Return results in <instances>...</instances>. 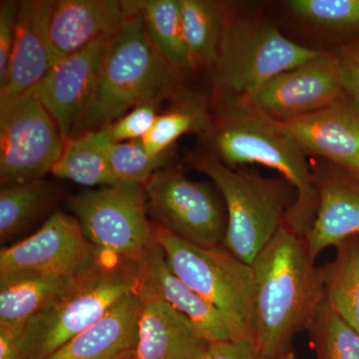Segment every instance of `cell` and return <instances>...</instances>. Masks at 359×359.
<instances>
[{
	"label": "cell",
	"mask_w": 359,
	"mask_h": 359,
	"mask_svg": "<svg viewBox=\"0 0 359 359\" xmlns=\"http://www.w3.org/2000/svg\"><path fill=\"white\" fill-rule=\"evenodd\" d=\"M128 11L129 1H54L49 20L52 66L104 35L115 32L124 22Z\"/></svg>",
	"instance_id": "16"
},
{
	"label": "cell",
	"mask_w": 359,
	"mask_h": 359,
	"mask_svg": "<svg viewBox=\"0 0 359 359\" xmlns=\"http://www.w3.org/2000/svg\"><path fill=\"white\" fill-rule=\"evenodd\" d=\"M344 96L339 56L318 51L302 65L271 78L245 103L275 121L287 122L325 109Z\"/></svg>",
	"instance_id": "12"
},
{
	"label": "cell",
	"mask_w": 359,
	"mask_h": 359,
	"mask_svg": "<svg viewBox=\"0 0 359 359\" xmlns=\"http://www.w3.org/2000/svg\"><path fill=\"white\" fill-rule=\"evenodd\" d=\"M142 302L139 290L127 294L47 359L134 358Z\"/></svg>",
	"instance_id": "20"
},
{
	"label": "cell",
	"mask_w": 359,
	"mask_h": 359,
	"mask_svg": "<svg viewBox=\"0 0 359 359\" xmlns=\"http://www.w3.org/2000/svg\"><path fill=\"white\" fill-rule=\"evenodd\" d=\"M0 359H23L15 337L0 328Z\"/></svg>",
	"instance_id": "35"
},
{
	"label": "cell",
	"mask_w": 359,
	"mask_h": 359,
	"mask_svg": "<svg viewBox=\"0 0 359 359\" xmlns=\"http://www.w3.org/2000/svg\"><path fill=\"white\" fill-rule=\"evenodd\" d=\"M139 292L143 302L134 359H192L207 346L186 316L161 297Z\"/></svg>",
	"instance_id": "19"
},
{
	"label": "cell",
	"mask_w": 359,
	"mask_h": 359,
	"mask_svg": "<svg viewBox=\"0 0 359 359\" xmlns=\"http://www.w3.org/2000/svg\"><path fill=\"white\" fill-rule=\"evenodd\" d=\"M210 135L214 154L226 165L259 164L282 174L295 192L285 223L306 237L316 218L318 191L306 153L282 123L249 103H221Z\"/></svg>",
	"instance_id": "3"
},
{
	"label": "cell",
	"mask_w": 359,
	"mask_h": 359,
	"mask_svg": "<svg viewBox=\"0 0 359 359\" xmlns=\"http://www.w3.org/2000/svg\"><path fill=\"white\" fill-rule=\"evenodd\" d=\"M153 44L174 70H191L182 27L180 0H137Z\"/></svg>",
	"instance_id": "25"
},
{
	"label": "cell",
	"mask_w": 359,
	"mask_h": 359,
	"mask_svg": "<svg viewBox=\"0 0 359 359\" xmlns=\"http://www.w3.org/2000/svg\"><path fill=\"white\" fill-rule=\"evenodd\" d=\"M337 54L341 69L344 94L359 109V40Z\"/></svg>",
	"instance_id": "34"
},
{
	"label": "cell",
	"mask_w": 359,
	"mask_h": 359,
	"mask_svg": "<svg viewBox=\"0 0 359 359\" xmlns=\"http://www.w3.org/2000/svg\"><path fill=\"white\" fill-rule=\"evenodd\" d=\"M304 237L287 224L254 259L250 334L262 359H282L325 301L323 271Z\"/></svg>",
	"instance_id": "1"
},
{
	"label": "cell",
	"mask_w": 359,
	"mask_h": 359,
	"mask_svg": "<svg viewBox=\"0 0 359 359\" xmlns=\"http://www.w3.org/2000/svg\"><path fill=\"white\" fill-rule=\"evenodd\" d=\"M130 359H134V358H130Z\"/></svg>",
	"instance_id": "38"
},
{
	"label": "cell",
	"mask_w": 359,
	"mask_h": 359,
	"mask_svg": "<svg viewBox=\"0 0 359 359\" xmlns=\"http://www.w3.org/2000/svg\"><path fill=\"white\" fill-rule=\"evenodd\" d=\"M191 163L214 182L226 203L228 224L224 247L250 266L294 205V189L283 178H264L231 169L214 153H196L191 156Z\"/></svg>",
	"instance_id": "5"
},
{
	"label": "cell",
	"mask_w": 359,
	"mask_h": 359,
	"mask_svg": "<svg viewBox=\"0 0 359 359\" xmlns=\"http://www.w3.org/2000/svg\"><path fill=\"white\" fill-rule=\"evenodd\" d=\"M180 4L191 70H211L230 13L228 7L210 0H180Z\"/></svg>",
	"instance_id": "22"
},
{
	"label": "cell",
	"mask_w": 359,
	"mask_h": 359,
	"mask_svg": "<svg viewBox=\"0 0 359 359\" xmlns=\"http://www.w3.org/2000/svg\"><path fill=\"white\" fill-rule=\"evenodd\" d=\"M342 169L346 170L347 173L359 181V158L358 159L354 160L353 162L349 163L348 165H346V166L342 168Z\"/></svg>",
	"instance_id": "36"
},
{
	"label": "cell",
	"mask_w": 359,
	"mask_h": 359,
	"mask_svg": "<svg viewBox=\"0 0 359 359\" xmlns=\"http://www.w3.org/2000/svg\"><path fill=\"white\" fill-rule=\"evenodd\" d=\"M282 123L306 155L340 168L359 158V109L346 96L313 114Z\"/></svg>",
	"instance_id": "17"
},
{
	"label": "cell",
	"mask_w": 359,
	"mask_h": 359,
	"mask_svg": "<svg viewBox=\"0 0 359 359\" xmlns=\"http://www.w3.org/2000/svg\"><path fill=\"white\" fill-rule=\"evenodd\" d=\"M334 261L321 269L325 299L359 334V240L349 238L337 247Z\"/></svg>",
	"instance_id": "24"
},
{
	"label": "cell",
	"mask_w": 359,
	"mask_h": 359,
	"mask_svg": "<svg viewBox=\"0 0 359 359\" xmlns=\"http://www.w3.org/2000/svg\"><path fill=\"white\" fill-rule=\"evenodd\" d=\"M154 233L172 271L223 314L236 339L252 341L250 264L233 256L224 245H196L158 224L154 226Z\"/></svg>",
	"instance_id": "7"
},
{
	"label": "cell",
	"mask_w": 359,
	"mask_h": 359,
	"mask_svg": "<svg viewBox=\"0 0 359 359\" xmlns=\"http://www.w3.org/2000/svg\"><path fill=\"white\" fill-rule=\"evenodd\" d=\"M51 198L43 179L20 185L4 186L0 191V240L6 242L25 230L43 211Z\"/></svg>",
	"instance_id": "26"
},
{
	"label": "cell",
	"mask_w": 359,
	"mask_h": 359,
	"mask_svg": "<svg viewBox=\"0 0 359 359\" xmlns=\"http://www.w3.org/2000/svg\"><path fill=\"white\" fill-rule=\"evenodd\" d=\"M54 1H21L15 40L6 79L0 83V116L36 87L52 66L49 20Z\"/></svg>",
	"instance_id": "14"
},
{
	"label": "cell",
	"mask_w": 359,
	"mask_h": 359,
	"mask_svg": "<svg viewBox=\"0 0 359 359\" xmlns=\"http://www.w3.org/2000/svg\"><path fill=\"white\" fill-rule=\"evenodd\" d=\"M68 205L101 256L137 264L156 244L145 188L141 184L88 189L71 197Z\"/></svg>",
	"instance_id": "8"
},
{
	"label": "cell",
	"mask_w": 359,
	"mask_h": 359,
	"mask_svg": "<svg viewBox=\"0 0 359 359\" xmlns=\"http://www.w3.org/2000/svg\"><path fill=\"white\" fill-rule=\"evenodd\" d=\"M282 359H295L294 353H292V351H290L289 353L285 354V356Z\"/></svg>",
	"instance_id": "37"
},
{
	"label": "cell",
	"mask_w": 359,
	"mask_h": 359,
	"mask_svg": "<svg viewBox=\"0 0 359 359\" xmlns=\"http://www.w3.org/2000/svg\"><path fill=\"white\" fill-rule=\"evenodd\" d=\"M160 103L152 101L142 104L101 130L113 143L141 140L152 128Z\"/></svg>",
	"instance_id": "31"
},
{
	"label": "cell",
	"mask_w": 359,
	"mask_h": 359,
	"mask_svg": "<svg viewBox=\"0 0 359 359\" xmlns=\"http://www.w3.org/2000/svg\"><path fill=\"white\" fill-rule=\"evenodd\" d=\"M110 142L103 130L70 139L62 155L52 168L51 174L82 186L118 184L107 159V146Z\"/></svg>",
	"instance_id": "23"
},
{
	"label": "cell",
	"mask_w": 359,
	"mask_h": 359,
	"mask_svg": "<svg viewBox=\"0 0 359 359\" xmlns=\"http://www.w3.org/2000/svg\"><path fill=\"white\" fill-rule=\"evenodd\" d=\"M140 289L136 264L104 257L65 294L26 323L16 344L23 359H47L82 334L120 299Z\"/></svg>",
	"instance_id": "4"
},
{
	"label": "cell",
	"mask_w": 359,
	"mask_h": 359,
	"mask_svg": "<svg viewBox=\"0 0 359 359\" xmlns=\"http://www.w3.org/2000/svg\"><path fill=\"white\" fill-rule=\"evenodd\" d=\"M75 217L56 212L30 237L0 252V276L20 271L78 276L103 259Z\"/></svg>",
	"instance_id": "11"
},
{
	"label": "cell",
	"mask_w": 359,
	"mask_h": 359,
	"mask_svg": "<svg viewBox=\"0 0 359 359\" xmlns=\"http://www.w3.org/2000/svg\"><path fill=\"white\" fill-rule=\"evenodd\" d=\"M358 240H359V238H358Z\"/></svg>",
	"instance_id": "39"
},
{
	"label": "cell",
	"mask_w": 359,
	"mask_h": 359,
	"mask_svg": "<svg viewBox=\"0 0 359 359\" xmlns=\"http://www.w3.org/2000/svg\"><path fill=\"white\" fill-rule=\"evenodd\" d=\"M192 359H262L252 341L247 339H231L209 342Z\"/></svg>",
	"instance_id": "33"
},
{
	"label": "cell",
	"mask_w": 359,
	"mask_h": 359,
	"mask_svg": "<svg viewBox=\"0 0 359 359\" xmlns=\"http://www.w3.org/2000/svg\"><path fill=\"white\" fill-rule=\"evenodd\" d=\"M169 154H149L140 140L113 143L107 146V159L111 172L118 183L145 185L149 179L163 169Z\"/></svg>",
	"instance_id": "29"
},
{
	"label": "cell",
	"mask_w": 359,
	"mask_h": 359,
	"mask_svg": "<svg viewBox=\"0 0 359 359\" xmlns=\"http://www.w3.org/2000/svg\"><path fill=\"white\" fill-rule=\"evenodd\" d=\"M214 120L204 108L191 102L158 115L141 144L149 154H166L175 141L187 133L211 134Z\"/></svg>",
	"instance_id": "27"
},
{
	"label": "cell",
	"mask_w": 359,
	"mask_h": 359,
	"mask_svg": "<svg viewBox=\"0 0 359 359\" xmlns=\"http://www.w3.org/2000/svg\"><path fill=\"white\" fill-rule=\"evenodd\" d=\"M20 2L1 1L0 4V83L6 79L15 40Z\"/></svg>",
	"instance_id": "32"
},
{
	"label": "cell",
	"mask_w": 359,
	"mask_h": 359,
	"mask_svg": "<svg viewBox=\"0 0 359 359\" xmlns=\"http://www.w3.org/2000/svg\"><path fill=\"white\" fill-rule=\"evenodd\" d=\"M306 330L316 359H359L358 332L325 299Z\"/></svg>",
	"instance_id": "28"
},
{
	"label": "cell",
	"mask_w": 359,
	"mask_h": 359,
	"mask_svg": "<svg viewBox=\"0 0 359 359\" xmlns=\"http://www.w3.org/2000/svg\"><path fill=\"white\" fill-rule=\"evenodd\" d=\"M79 276L33 271L0 276V328L16 339L33 316L65 294Z\"/></svg>",
	"instance_id": "21"
},
{
	"label": "cell",
	"mask_w": 359,
	"mask_h": 359,
	"mask_svg": "<svg viewBox=\"0 0 359 359\" xmlns=\"http://www.w3.org/2000/svg\"><path fill=\"white\" fill-rule=\"evenodd\" d=\"M115 32L104 35L59 61L33 88L57 123L66 141L69 140L73 126L88 102Z\"/></svg>",
	"instance_id": "13"
},
{
	"label": "cell",
	"mask_w": 359,
	"mask_h": 359,
	"mask_svg": "<svg viewBox=\"0 0 359 359\" xmlns=\"http://www.w3.org/2000/svg\"><path fill=\"white\" fill-rule=\"evenodd\" d=\"M180 73L153 44L135 1L113 35L88 102L70 139L99 131L142 104L159 101L176 91Z\"/></svg>",
	"instance_id": "2"
},
{
	"label": "cell",
	"mask_w": 359,
	"mask_h": 359,
	"mask_svg": "<svg viewBox=\"0 0 359 359\" xmlns=\"http://www.w3.org/2000/svg\"><path fill=\"white\" fill-rule=\"evenodd\" d=\"M289 6L302 20L328 29L359 28V0H292Z\"/></svg>",
	"instance_id": "30"
},
{
	"label": "cell",
	"mask_w": 359,
	"mask_h": 359,
	"mask_svg": "<svg viewBox=\"0 0 359 359\" xmlns=\"http://www.w3.org/2000/svg\"><path fill=\"white\" fill-rule=\"evenodd\" d=\"M136 264L140 290L161 297L186 316L203 339L208 342L236 339L223 314L172 271L157 242L144 252Z\"/></svg>",
	"instance_id": "15"
},
{
	"label": "cell",
	"mask_w": 359,
	"mask_h": 359,
	"mask_svg": "<svg viewBox=\"0 0 359 359\" xmlns=\"http://www.w3.org/2000/svg\"><path fill=\"white\" fill-rule=\"evenodd\" d=\"M66 143L57 123L34 89L0 116L2 187L42 180L62 155Z\"/></svg>",
	"instance_id": "9"
},
{
	"label": "cell",
	"mask_w": 359,
	"mask_h": 359,
	"mask_svg": "<svg viewBox=\"0 0 359 359\" xmlns=\"http://www.w3.org/2000/svg\"><path fill=\"white\" fill-rule=\"evenodd\" d=\"M313 175L318 205L304 240L316 259L327 248L359 238V181L327 168L313 171Z\"/></svg>",
	"instance_id": "18"
},
{
	"label": "cell",
	"mask_w": 359,
	"mask_h": 359,
	"mask_svg": "<svg viewBox=\"0 0 359 359\" xmlns=\"http://www.w3.org/2000/svg\"><path fill=\"white\" fill-rule=\"evenodd\" d=\"M318 53L287 39L268 21L230 13L211 69L217 101L249 102L271 78Z\"/></svg>",
	"instance_id": "6"
},
{
	"label": "cell",
	"mask_w": 359,
	"mask_h": 359,
	"mask_svg": "<svg viewBox=\"0 0 359 359\" xmlns=\"http://www.w3.org/2000/svg\"><path fill=\"white\" fill-rule=\"evenodd\" d=\"M144 188L148 212L158 226L196 245H223L228 218L211 187L179 170L161 169Z\"/></svg>",
	"instance_id": "10"
}]
</instances>
